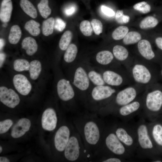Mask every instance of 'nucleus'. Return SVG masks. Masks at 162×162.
<instances>
[{"mask_svg": "<svg viewBox=\"0 0 162 162\" xmlns=\"http://www.w3.org/2000/svg\"><path fill=\"white\" fill-rule=\"evenodd\" d=\"M58 122L56 113L52 108H49L44 112L41 119L43 128L45 130L52 131L56 128Z\"/></svg>", "mask_w": 162, "mask_h": 162, "instance_id": "18", "label": "nucleus"}, {"mask_svg": "<svg viewBox=\"0 0 162 162\" xmlns=\"http://www.w3.org/2000/svg\"><path fill=\"white\" fill-rule=\"evenodd\" d=\"M76 7L73 6L69 7L66 8L64 10V14L67 16H70L73 15L75 12Z\"/></svg>", "mask_w": 162, "mask_h": 162, "instance_id": "46", "label": "nucleus"}, {"mask_svg": "<svg viewBox=\"0 0 162 162\" xmlns=\"http://www.w3.org/2000/svg\"><path fill=\"white\" fill-rule=\"evenodd\" d=\"M137 47L139 52L146 61L149 62L155 57L151 44L147 40H140L138 43Z\"/></svg>", "mask_w": 162, "mask_h": 162, "instance_id": "22", "label": "nucleus"}, {"mask_svg": "<svg viewBox=\"0 0 162 162\" xmlns=\"http://www.w3.org/2000/svg\"><path fill=\"white\" fill-rule=\"evenodd\" d=\"M129 31L128 27L121 26L117 28L112 32V37L115 40H120L123 38L128 33Z\"/></svg>", "mask_w": 162, "mask_h": 162, "instance_id": "37", "label": "nucleus"}, {"mask_svg": "<svg viewBox=\"0 0 162 162\" xmlns=\"http://www.w3.org/2000/svg\"><path fill=\"white\" fill-rule=\"evenodd\" d=\"M22 32L20 27L17 25H14L10 29L8 37L10 43L15 44L19 41L21 36Z\"/></svg>", "mask_w": 162, "mask_h": 162, "instance_id": "28", "label": "nucleus"}, {"mask_svg": "<svg viewBox=\"0 0 162 162\" xmlns=\"http://www.w3.org/2000/svg\"><path fill=\"white\" fill-rule=\"evenodd\" d=\"M0 162H9V160L7 158L4 157H0Z\"/></svg>", "mask_w": 162, "mask_h": 162, "instance_id": "48", "label": "nucleus"}, {"mask_svg": "<svg viewBox=\"0 0 162 162\" xmlns=\"http://www.w3.org/2000/svg\"><path fill=\"white\" fill-rule=\"evenodd\" d=\"M31 125V122L28 119L21 118L13 128L11 133V136L14 138L22 136L29 130Z\"/></svg>", "mask_w": 162, "mask_h": 162, "instance_id": "21", "label": "nucleus"}, {"mask_svg": "<svg viewBox=\"0 0 162 162\" xmlns=\"http://www.w3.org/2000/svg\"><path fill=\"white\" fill-rule=\"evenodd\" d=\"M94 67L101 73L106 85L119 88L134 84L128 71L123 66L108 68Z\"/></svg>", "mask_w": 162, "mask_h": 162, "instance_id": "7", "label": "nucleus"}, {"mask_svg": "<svg viewBox=\"0 0 162 162\" xmlns=\"http://www.w3.org/2000/svg\"><path fill=\"white\" fill-rule=\"evenodd\" d=\"M149 62L134 61L127 70L134 84L145 87L152 85L153 75Z\"/></svg>", "mask_w": 162, "mask_h": 162, "instance_id": "8", "label": "nucleus"}, {"mask_svg": "<svg viewBox=\"0 0 162 162\" xmlns=\"http://www.w3.org/2000/svg\"><path fill=\"white\" fill-rule=\"evenodd\" d=\"M0 100L3 104L10 108L18 105L20 99L18 94L11 88L4 86L0 87Z\"/></svg>", "mask_w": 162, "mask_h": 162, "instance_id": "16", "label": "nucleus"}, {"mask_svg": "<svg viewBox=\"0 0 162 162\" xmlns=\"http://www.w3.org/2000/svg\"><path fill=\"white\" fill-rule=\"evenodd\" d=\"M94 67L101 68H117L123 66L115 59L111 52L104 50L98 52L95 58Z\"/></svg>", "mask_w": 162, "mask_h": 162, "instance_id": "14", "label": "nucleus"}, {"mask_svg": "<svg viewBox=\"0 0 162 162\" xmlns=\"http://www.w3.org/2000/svg\"><path fill=\"white\" fill-rule=\"evenodd\" d=\"M94 161L102 162H121L122 161L121 158L114 156L103 157L96 159Z\"/></svg>", "mask_w": 162, "mask_h": 162, "instance_id": "43", "label": "nucleus"}, {"mask_svg": "<svg viewBox=\"0 0 162 162\" xmlns=\"http://www.w3.org/2000/svg\"><path fill=\"white\" fill-rule=\"evenodd\" d=\"M115 19L118 23L123 24L128 22L130 18L128 15H124L122 10H118L115 14Z\"/></svg>", "mask_w": 162, "mask_h": 162, "instance_id": "40", "label": "nucleus"}, {"mask_svg": "<svg viewBox=\"0 0 162 162\" xmlns=\"http://www.w3.org/2000/svg\"><path fill=\"white\" fill-rule=\"evenodd\" d=\"M155 42L158 47L162 50V37L157 38L155 39Z\"/></svg>", "mask_w": 162, "mask_h": 162, "instance_id": "47", "label": "nucleus"}, {"mask_svg": "<svg viewBox=\"0 0 162 162\" xmlns=\"http://www.w3.org/2000/svg\"><path fill=\"white\" fill-rule=\"evenodd\" d=\"M119 89L106 84L93 85L84 104V106L91 112L96 113L112 99Z\"/></svg>", "mask_w": 162, "mask_h": 162, "instance_id": "4", "label": "nucleus"}, {"mask_svg": "<svg viewBox=\"0 0 162 162\" xmlns=\"http://www.w3.org/2000/svg\"><path fill=\"white\" fill-rule=\"evenodd\" d=\"M143 110L146 114L159 111L162 106V91L154 89L152 85L146 87L143 93Z\"/></svg>", "mask_w": 162, "mask_h": 162, "instance_id": "9", "label": "nucleus"}, {"mask_svg": "<svg viewBox=\"0 0 162 162\" xmlns=\"http://www.w3.org/2000/svg\"><path fill=\"white\" fill-rule=\"evenodd\" d=\"M78 52L77 46L74 44H70L64 54L63 58L65 62L70 66L73 64Z\"/></svg>", "mask_w": 162, "mask_h": 162, "instance_id": "25", "label": "nucleus"}, {"mask_svg": "<svg viewBox=\"0 0 162 162\" xmlns=\"http://www.w3.org/2000/svg\"><path fill=\"white\" fill-rule=\"evenodd\" d=\"M161 76H162V68L161 71Z\"/></svg>", "mask_w": 162, "mask_h": 162, "instance_id": "53", "label": "nucleus"}, {"mask_svg": "<svg viewBox=\"0 0 162 162\" xmlns=\"http://www.w3.org/2000/svg\"><path fill=\"white\" fill-rule=\"evenodd\" d=\"M20 4L22 9L26 14L33 18H36L37 10L30 2L28 0H20Z\"/></svg>", "mask_w": 162, "mask_h": 162, "instance_id": "27", "label": "nucleus"}, {"mask_svg": "<svg viewBox=\"0 0 162 162\" xmlns=\"http://www.w3.org/2000/svg\"><path fill=\"white\" fill-rule=\"evenodd\" d=\"M14 70L17 72H22L29 70L30 63L24 59H17L14 61L13 64Z\"/></svg>", "mask_w": 162, "mask_h": 162, "instance_id": "32", "label": "nucleus"}, {"mask_svg": "<svg viewBox=\"0 0 162 162\" xmlns=\"http://www.w3.org/2000/svg\"><path fill=\"white\" fill-rule=\"evenodd\" d=\"M97 115L92 112L82 114L73 119L76 129L86 148L93 156V159L101 143L106 128Z\"/></svg>", "mask_w": 162, "mask_h": 162, "instance_id": "1", "label": "nucleus"}, {"mask_svg": "<svg viewBox=\"0 0 162 162\" xmlns=\"http://www.w3.org/2000/svg\"><path fill=\"white\" fill-rule=\"evenodd\" d=\"M154 162H161V161L160 160H155V161H154Z\"/></svg>", "mask_w": 162, "mask_h": 162, "instance_id": "52", "label": "nucleus"}, {"mask_svg": "<svg viewBox=\"0 0 162 162\" xmlns=\"http://www.w3.org/2000/svg\"><path fill=\"white\" fill-rule=\"evenodd\" d=\"M74 128V126L64 125L56 131L54 137V143L57 151L64 152Z\"/></svg>", "mask_w": 162, "mask_h": 162, "instance_id": "15", "label": "nucleus"}, {"mask_svg": "<svg viewBox=\"0 0 162 162\" xmlns=\"http://www.w3.org/2000/svg\"><path fill=\"white\" fill-rule=\"evenodd\" d=\"M129 152L116 135L112 127H106L100 145L94 155V159L106 156L124 157Z\"/></svg>", "mask_w": 162, "mask_h": 162, "instance_id": "3", "label": "nucleus"}, {"mask_svg": "<svg viewBox=\"0 0 162 162\" xmlns=\"http://www.w3.org/2000/svg\"><path fill=\"white\" fill-rule=\"evenodd\" d=\"M70 66L68 79L74 88L77 99L84 104L93 85L83 62L74 63Z\"/></svg>", "mask_w": 162, "mask_h": 162, "instance_id": "5", "label": "nucleus"}, {"mask_svg": "<svg viewBox=\"0 0 162 162\" xmlns=\"http://www.w3.org/2000/svg\"><path fill=\"white\" fill-rule=\"evenodd\" d=\"M22 47L25 50L27 55L32 56L37 51L38 45L34 38L29 37L23 39L22 43Z\"/></svg>", "mask_w": 162, "mask_h": 162, "instance_id": "24", "label": "nucleus"}, {"mask_svg": "<svg viewBox=\"0 0 162 162\" xmlns=\"http://www.w3.org/2000/svg\"><path fill=\"white\" fill-rule=\"evenodd\" d=\"M141 39V34L138 32L131 31L128 33L123 38V41L125 45H129L138 42Z\"/></svg>", "mask_w": 162, "mask_h": 162, "instance_id": "29", "label": "nucleus"}, {"mask_svg": "<svg viewBox=\"0 0 162 162\" xmlns=\"http://www.w3.org/2000/svg\"><path fill=\"white\" fill-rule=\"evenodd\" d=\"M146 87L133 84L120 89L112 99L96 113L102 116L111 114L119 107L136 99L145 90Z\"/></svg>", "mask_w": 162, "mask_h": 162, "instance_id": "2", "label": "nucleus"}, {"mask_svg": "<svg viewBox=\"0 0 162 162\" xmlns=\"http://www.w3.org/2000/svg\"><path fill=\"white\" fill-rule=\"evenodd\" d=\"M13 124L10 119H7L0 122V133L2 134L7 132Z\"/></svg>", "mask_w": 162, "mask_h": 162, "instance_id": "42", "label": "nucleus"}, {"mask_svg": "<svg viewBox=\"0 0 162 162\" xmlns=\"http://www.w3.org/2000/svg\"><path fill=\"white\" fill-rule=\"evenodd\" d=\"M13 82L16 90L21 94L25 96L31 92L32 86L27 77L21 74L15 75L13 78Z\"/></svg>", "mask_w": 162, "mask_h": 162, "instance_id": "17", "label": "nucleus"}, {"mask_svg": "<svg viewBox=\"0 0 162 162\" xmlns=\"http://www.w3.org/2000/svg\"><path fill=\"white\" fill-rule=\"evenodd\" d=\"M134 8L142 14H147L151 10L150 5L145 2H142L137 3L133 6Z\"/></svg>", "mask_w": 162, "mask_h": 162, "instance_id": "39", "label": "nucleus"}, {"mask_svg": "<svg viewBox=\"0 0 162 162\" xmlns=\"http://www.w3.org/2000/svg\"><path fill=\"white\" fill-rule=\"evenodd\" d=\"M88 78L93 86L106 85L101 73L88 62H83Z\"/></svg>", "mask_w": 162, "mask_h": 162, "instance_id": "19", "label": "nucleus"}, {"mask_svg": "<svg viewBox=\"0 0 162 162\" xmlns=\"http://www.w3.org/2000/svg\"><path fill=\"white\" fill-rule=\"evenodd\" d=\"M158 23V20L156 18L153 16H149L141 21L139 26L142 29H146L155 27Z\"/></svg>", "mask_w": 162, "mask_h": 162, "instance_id": "35", "label": "nucleus"}, {"mask_svg": "<svg viewBox=\"0 0 162 162\" xmlns=\"http://www.w3.org/2000/svg\"><path fill=\"white\" fill-rule=\"evenodd\" d=\"M112 53L116 60L127 70L130 67L127 62L129 56V52L124 46L116 45L113 46Z\"/></svg>", "mask_w": 162, "mask_h": 162, "instance_id": "20", "label": "nucleus"}, {"mask_svg": "<svg viewBox=\"0 0 162 162\" xmlns=\"http://www.w3.org/2000/svg\"><path fill=\"white\" fill-rule=\"evenodd\" d=\"M80 28L81 32L84 35L90 36L92 35V28L91 23L88 21H82L80 24Z\"/></svg>", "mask_w": 162, "mask_h": 162, "instance_id": "38", "label": "nucleus"}, {"mask_svg": "<svg viewBox=\"0 0 162 162\" xmlns=\"http://www.w3.org/2000/svg\"><path fill=\"white\" fill-rule=\"evenodd\" d=\"M0 49L2 48L4 44V41L3 39L2 38H0Z\"/></svg>", "mask_w": 162, "mask_h": 162, "instance_id": "49", "label": "nucleus"}, {"mask_svg": "<svg viewBox=\"0 0 162 162\" xmlns=\"http://www.w3.org/2000/svg\"><path fill=\"white\" fill-rule=\"evenodd\" d=\"M66 23L64 21L60 18L56 19L54 23L55 28L57 31L62 32L65 28Z\"/></svg>", "mask_w": 162, "mask_h": 162, "instance_id": "44", "label": "nucleus"}, {"mask_svg": "<svg viewBox=\"0 0 162 162\" xmlns=\"http://www.w3.org/2000/svg\"><path fill=\"white\" fill-rule=\"evenodd\" d=\"M136 135L137 145L141 151L149 155V151L153 149V145L149 134L148 125L143 122L138 125Z\"/></svg>", "mask_w": 162, "mask_h": 162, "instance_id": "11", "label": "nucleus"}, {"mask_svg": "<svg viewBox=\"0 0 162 162\" xmlns=\"http://www.w3.org/2000/svg\"><path fill=\"white\" fill-rule=\"evenodd\" d=\"M56 92L59 99L64 102H70L75 109L77 99L74 88L68 79L61 77L56 84Z\"/></svg>", "mask_w": 162, "mask_h": 162, "instance_id": "10", "label": "nucleus"}, {"mask_svg": "<svg viewBox=\"0 0 162 162\" xmlns=\"http://www.w3.org/2000/svg\"><path fill=\"white\" fill-rule=\"evenodd\" d=\"M55 21L54 18L51 17L43 22L42 30L43 34L44 35L48 36L53 33Z\"/></svg>", "mask_w": 162, "mask_h": 162, "instance_id": "30", "label": "nucleus"}, {"mask_svg": "<svg viewBox=\"0 0 162 162\" xmlns=\"http://www.w3.org/2000/svg\"><path fill=\"white\" fill-rule=\"evenodd\" d=\"M91 24L96 34L99 35L102 32L103 24L100 20L97 19H93L91 21Z\"/></svg>", "mask_w": 162, "mask_h": 162, "instance_id": "41", "label": "nucleus"}, {"mask_svg": "<svg viewBox=\"0 0 162 162\" xmlns=\"http://www.w3.org/2000/svg\"><path fill=\"white\" fill-rule=\"evenodd\" d=\"M2 151V148L1 146H0V153H1Z\"/></svg>", "mask_w": 162, "mask_h": 162, "instance_id": "50", "label": "nucleus"}, {"mask_svg": "<svg viewBox=\"0 0 162 162\" xmlns=\"http://www.w3.org/2000/svg\"><path fill=\"white\" fill-rule=\"evenodd\" d=\"M143 93L133 101L119 107L111 114L124 118L129 117L137 113L143 109Z\"/></svg>", "mask_w": 162, "mask_h": 162, "instance_id": "13", "label": "nucleus"}, {"mask_svg": "<svg viewBox=\"0 0 162 162\" xmlns=\"http://www.w3.org/2000/svg\"><path fill=\"white\" fill-rule=\"evenodd\" d=\"M12 10L11 0H2L0 10V19L2 22L7 23L10 21Z\"/></svg>", "mask_w": 162, "mask_h": 162, "instance_id": "23", "label": "nucleus"}, {"mask_svg": "<svg viewBox=\"0 0 162 162\" xmlns=\"http://www.w3.org/2000/svg\"><path fill=\"white\" fill-rule=\"evenodd\" d=\"M42 70V64L39 60H34L30 62L29 70L30 78L34 80H36L39 77Z\"/></svg>", "mask_w": 162, "mask_h": 162, "instance_id": "26", "label": "nucleus"}, {"mask_svg": "<svg viewBox=\"0 0 162 162\" xmlns=\"http://www.w3.org/2000/svg\"><path fill=\"white\" fill-rule=\"evenodd\" d=\"M40 24L33 20L27 21L24 26L25 28L32 35L36 36L40 33V29L39 28Z\"/></svg>", "mask_w": 162, "mask_h": 162, "instance_id": "31", "label": "nucleus"}, {"mask_svg": "<svg viewBox=\"0 0 162 162\" xmlns=\"http://www.w3.org/2000/svg\"><path fill=\"white\" fill-rule=\"evenodd\" d=\"M112 128L129 152L135 149L137 145L136 134L134 135L127 128L122 125H116Z\"/></svg>", "mask_w": 162, "mask_h": 162, "instance_id": "12", "label": "nucleus"}, {"mask_svg": "<svg viewBox=\"0 0 162 162\" xmlns=\"http://www.w3.org/2000/svg\"><path fill=\"white\" fill-rule=\"evenodd\" d=\"M7 25L6 23L4 22V23L3 24V26L4 27H5L7 26Z\"/></svg>", "mask_w": 162, "mask_h": 162, "instance_id": "51", "label": "nucleus"}, {"mask_svg": "<svg viewBox=\"0 0 162 162\" xmlns=\"http://www.w3.org/2000/svg\"><path fill=\"white\" fill-rule=\"evenodd\" d=\"M39 11L41 16L47 18L51 13V10L48 5V0H41L38 5Z\"/></svg>", "mask_w": 162, "mask_h": 162, "instance_id": "36", "label": "nucleus"}, {"mask_svg": "<svg viewBox=\"0 0 162 162\" xmlns=\"http://www.w3.org/2000/svg\"><path fill=\"white\" fill-rule=\"evenodd\" d=\"M102 12L106 15L109 16H113L115 15L114 11L111 9L104 6H102L101 7Z\"/></svg>", "mask_w": 162, "mask_h": 162, "instance_id": "45", "label": "nucleus"}, {"mask_svg": "<svg viewBox=\"0 0 162 162\" xmlns=\"http://www.w3.org/2000/svg\"><path fill=\"white\" fill-rule=\"evenodd\" d=\"M72 34L71 31L68 30L65 31L62 35L59 43V47L62 51L65 50L71 40Z\"/></svg>", "mask_w": 162, "mask_h": 162, "instance_id": "34", "label": "nucleus"}, {"mask_svg": "<svg viewBox=\"0 0 162 162\" xmlns=\"http://www.w3.org/2000/svg\"><path fill=\"white\" fill-rule=\"evenodd\" d=\"M151 133L156 143L162 146V126L160 124L154 125L152 127Z\"/></svg>", "mask_w": 162, "mask_h": 162, "instance_id": "33", "label": "nucleus"}, {"mask_svg": "<svg viewBox=\"0 0 162 162\" xmlns=\"http://www.w3.org/2000/svg\"><path fill=\"white\" fill-rule=\"evenodd\" d=\"M63 153L66 159L71 162L90 161L93 158L86 148L80 134L74 128Z\"/></svg>", "mask_w": 162, "mask_h": 162, "instance_id": "6", "label": "nucleus"}]
</instances>
